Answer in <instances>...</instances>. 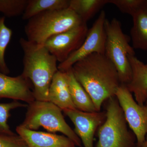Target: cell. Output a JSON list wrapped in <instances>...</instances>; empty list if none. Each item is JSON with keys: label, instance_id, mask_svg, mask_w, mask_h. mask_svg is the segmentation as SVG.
Wrapping results in <instances>:
<instances>
[{"label": "cell", "instance_id": "1", "mask_svg": "<svg viewBox=\"0 0 147 147\" xmlns=\"http://www.w3.org/2000/svg\"><path fill=\"white\" fill-rule=\"evenodd\" d=\"M71 69L97 112L101 111L105 100L115 96L121 82L115 67L105 55L93 53L77 62Z\"/></svg>", "mask_w": 147, "mask_h": 147}, {"label": "cell", "instance_id": "2", "mask_svg": "<svg viewBox=\"0 0 147 147\" xmlns=\"http://www.w3.org/2000/svg\"><path fill=\"white\" fill-rule=\"evenodd\" d=\"M19 43L24 52L21 75L31 82L35 100L48 101V92L54 75L58 71L57 59L44 45L21 38Z\"/></svg>", "mask_w": 147, "mask_h": 147}, {"label": "cell", "instance_id": "3", "mask_svg": "<svg viewBox=\"0 0 147 147\" xmlns=\"http://www.w3.org/2000/svg\"><path fill=\"white\" fill-rule=\"evenodd\" d=\"M84 24L76 13L69 9L44 11L28 20L25 26L27 40L38 45L55 35Z\"/></svg>", "mask_w": 147, "mask_h": 147}, {"label": "cell", "instance_id": "4", "mask_svg": "<svg viewBox=\"0 0 147 147\" xmlns=\"http://www.w3.org/2000/svg\"><path fill=\"white\" fill-rule=\"evenodd\" d=\"M106 119L97 130L94 147H137V138L128 125L116 96L105 100Z\"/></svg>", "mask_w": 147, "mask_h": 147}, {"label": "cell", "instance_id": "5", "mask_svg": "<svg viewBox=\"0 0 147 147\" xmlns=\"http://www.w3.org/2000/svg\"><path fill=\"white\" fill-rule=\"evenodd\" d=\"M24 121V128L36 131L42 127L51 133L60 132L82 147V142L75 131L67 123L60 108L49 101L35 100L28 104Z\"/></svg>", "mask_w": 147, "mask_h": 147}, {"label": "cell", "instance_id": "6", "mask_svg": "<svg viewBox=\"0 0 147 147\" xmlns=\"http://www.w3.org/2000/svg\"><path fill=\"white\" fill-rule=\"evenodd\" d=\"M105 56L115 67L121 84L127 85L131 82L132 70L129 55H135L134 49L129 45L130 38L123 32L121 25L117 18L106 19Z\"/></svg>", "mask_w": 147, "mask_h": 147}, {"label": "cell", "instance_id": "7", "mask_svg": "<svg viewBox=\"0 0 147 147\" xmlns=\"http://www.w3.org/2000/svg\"><path fill=\"white\" fill-rule=\"evenodd\" d=\"M106 14L101 11L92 26L88 29L86 39L81 47L71 54L65 61L59 64L58 70L65 72L77 62L93 53L105 54Z\"/></svg>", "mask_w": 147, "mask_h": 147}, {"label": "cell", "instance_id": "8", "mask_svg": "<svg viewBox=\"0 0 147 147\" xmlns=\"http://www.w3.org/2000/svg\"><path fill=\"white\" fill-rule=\"evenodd\" d=\"M130 129L137 138V147H140L147 135V116L144 106L134 100L126 85L121 84L115 94Z\"/></svg>", "mask_w": 147, "mask_h": 147}, {"label": "cell", "instance_id": "9", "mask_svg": "<svg viewBox=\"0 0 147 147\" xmlns=\"http://www.w3.org/2000/svg\"><path fill=\"white\" fill-rule=\"evenodd\" d=\"M88 30L87 24H82L51 37L45 42L44 46L59 63H61L81 47Z\"/></svg>", "mask_w": 147, "mask_h": 147}, {"label": "cell", "instance_id": "10", "mask_svg": "<svg viewBox=\"0 0 147 147\" xmlns=\"http://www.w3.org/2000/svg\"><path fill=\"white\" fill-rule=\"evenodd\" d=\"M63 111L74 125V130L80 138L83 147H94L95 134L106 119L105 111L87 113L76 109Z\"/></svg>", "mask_w": 147, "mask_h": 147}, {"label": "cell", "instance_id": "11", "mask_svg": "<svg viewBox=\"0 0 147 147\" xmlns=\"http://www.w3.org/2000/svg\"><path fill=\"white\" fill-rule=\"evenodd\" d=\"M30 82L21 74L11 77L0 71V98L21 100L28 104L31 103L35 99Z\"/></svg>", "mask_w": 147, "mask_h": 147}, {"label": "cell", "instance_id": "12", "mask_svg": "<svg viewBox=\"0 0 147 147\" xmlns=\"http://www.w3.org/2000/svg\"><path fill=\"white\" fill-rule=\"evenodd\" d=\"M16 130L28 147H76L74 142L65 135L30 130L20 125L16 127Z\"/></svg>", "mask_w": 147, "mask_h": 147}, {"label": "cell", "instance_id": "13", "mask_svg": "<svg viewBox=\"0 0 147 147\" xmlns=\"http://www.w3.org/2000/svg\"><path fill=\"white\" fill-rule=\"evenodd\" d=\"M128 57L132 70V78L126 86L129 91L134 94L136 102L143 106L147 95V65L135 55H129Z\"/></svg>", "mask_w": 147, "mask_h": 147}, {"label": "cell", "instance_id": "14", "mask_svg": "<svg viewBox=\"0 0 147 147\" xmlns=\"http://www.w3.org/2000/svg\"><path fill=\"white\" fill-rule=\"evenodd\" d=\"M48 101L63 111L77 109L71 99L65 72L58 70L54 75L49 88Z\"/></svg>", "mask_w": 147, "mask_h": 147}, {"label": "cell", "instance_id": "15", "mask_svg": "<svg viewBox=\"0 0 147 147\" xmlns=\"http://www.w3.org/2000/svg\"><path fill=\"white\" fill-rule=\"evenodd\" d=\"M65 73L71 99L76 109L87 113L97 112L91 98L74 77L72 69Z\"/></svg>", "mask_w": 147, "mask_h": 147}, {"label": "cell", "instance_id": "16", "mask_svg": "<svg viewBox=\"0 0 147 147\" xmlns=\"http://www.w3.org/2000/svg\"><path fill=\"white\" fill-rule=\"evenodd\" d=\"M133 26L130 30L132 47L147 50V9H143L132 16Z\"/></svg>", "mask_w": 147, "mask_h": 147}, {"label": "cell", "instance_id": "17", "mask_svg": "<svg viewBox=\"0 0 147 147\" xmlns=\"http://www.w3.org/2000/svg\"><path fill=\"white\" fill-rule=\"evenodd\" d=\"M69 0H28L22 15L24 20H29L44 11L68 9Z\"/></svg>", "mask_w": 147, "mask_h": 147}, {"label": "cell", "instance_id": "18", "mask_svg": "<svg viewBox=\"0 0 147 147\" xmlns=\"http://www.w3.org/2000/svg\"><path fill=\"white\" fill-rule=\"evenodd\" d=\"M108 3V0H69L68 8L76 13L83 23L86 24Z\"/></svg>", "mask_w": 147, "mask_h": 147}, {"label": "cell", "instance_id": "19", "mask_svg": "<svg viewBox=\"0 0 147 147\" xmlns=\"http://www.w3.org/2000/svg\"><path fill=\"white\" fill-rule=\"evenodd\" d=\"M5 19V16L0 17V71L7 75L10 70L6 63L5 55L11 39L12 31L6 26Z\"/></svg>", "mask_w": 147, "mask_h": 147}, {"label": "cell", "instance_id": "20", "mask_svg": "<svg viewBox=\"0 0 147 147\" xmlns=\"http://www.w3.org/2000/svg\"><path fill=\"white\" fill-rule=\"evenodd\" d=\"M28 104H24L17 100L6 103H0V134L11 135L14 134L11 130L7 120L11 110L19 108L28 107Z\"/></svg>", "mask_w": 147, "mask_h": 147}, {"label": "cell", "instance_id": "21", "mask_svg": "<svg viewBox=\"0 0 147 147\" xmlns=\"http://www.w3.org/2000/svg\"><path fill=\"white\" fill-rule=\"evenodd\" d=\"M28 0H0V13L7 17L23 15Z\"/></svg>", "mask_w": 147, "mask_h": 147}, {"label": "cell", "instance_id": "22", "mask_svg": "<svg viewBox=\"0 0 147 147\" xmlns=\"http://www.w3.org/2000/svg\"><path fill=\"white\" fill-rule=\"evenodd\" d=\"M147 0H108V3L115 5L123 13L131 16L146 8Z\"/></svg>", "mask_w": 147, "mask_h": 147}, {"label": "cell", "instance_id": "23", "mask_svg": "<svg viewBox=\"0 0 147 147\" xmlns=\"http://www.w3.org/2000/svg\"><path fill=\"white\" fill-rule=\"evenodd\" d=\"M0 147H28L26 142L18 134H0Z\"/></svg>", "mask_w": 147, "mask_h": 147}, {"label": "cell", "instance_id": "24", "mask_svg": "<svg viewBox=\"0 0 147 147\" xmlns=\"http://www.w3.org/2000/svg\"><path fill=\"white\" fill-rule=\"evenodd\" d=\"M140 147H147V135L146 136V139H145L144 142L143 143L142 146Z\"/></svg>", "mask_w": 147, "mask_h": 147}, {"label": "cell", "instance_id": "25", "mask_svg": "<svg viewBox=\"0 0 147 147\" xmlns=\"http://www.w3.org/2000/svg\"><path fill=\"white\" fill-rule=\"evenodd\" d=\"M144 108L145 112H146V115L147 116V95L146 98V102L144 105Z\"/></svg>", "mask_w": 147, "mask_h": 147}, {"label": "cell", "instance_id": "26", "mask_svg": "<svg viewBox=\"0 0 147 147\" xmlns=\"http://www.w3.org/2000/svg\"><path fill=\"white\" fill-rule=\"evenodd\" d=\"M146 8L147 9V5H146Z\"/></svg>", "mask_w": 147, "mask_h": 147}]
</instances>
